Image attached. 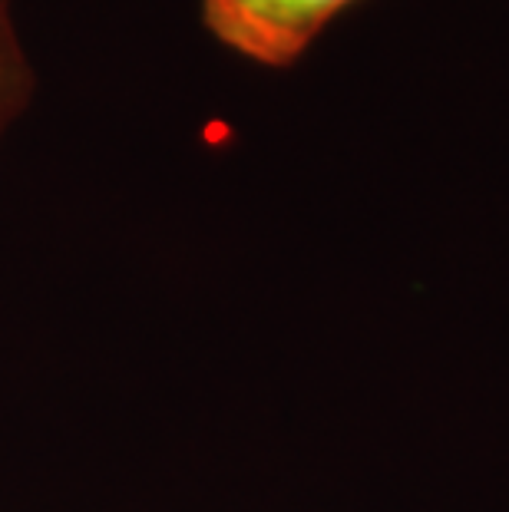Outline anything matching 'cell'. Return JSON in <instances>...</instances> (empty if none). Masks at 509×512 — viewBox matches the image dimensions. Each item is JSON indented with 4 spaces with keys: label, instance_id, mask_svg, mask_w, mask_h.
I'll list each match as a JSON object with an SVG mask.
<instances>
[{
    "label": "cell",
    "instance_id": "6da1fadb",
    "mask_svg": "<svg viewBox=\"0 0 509 512\" xmlns=\"http://www.w3.org/2000/svg\"><path fill=\"white\" fill-rule=\"evenodd\" d=\"M354 0H202L205 30L238 57L291 67Z\"/></svg>",
    "mask_w": 509,
    "mask_h": 512
},
{
    "label": "cell",
    "instance_id": "7a4b0ae2",
    "mask_svg": "<svg viewBox=\"0 0 509 512\" xmlns=\"http://www.w3.org/2000/svg\"><path fill=\"white\" fill-rule=\"evenodd\" d=\"M37 93V70L30 63L24 37L10 14V0H0V139L17 126Z\"/></svg>",
    "mask_w": 509,
    "mask_h": 512
}]
</instances>
